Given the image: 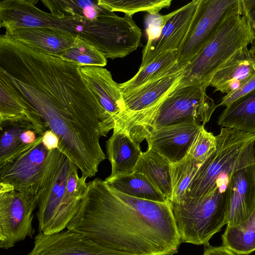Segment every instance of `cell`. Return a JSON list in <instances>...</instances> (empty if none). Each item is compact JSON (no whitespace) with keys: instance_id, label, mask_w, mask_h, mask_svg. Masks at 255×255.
Returning a JSON list of instances; mask_svg holds the SVG:
<instances>
[{"instance_id":"18","label":"cell","mask_w":255,"mask_h":255,"mask_svg":"<svg viewBox=\"0 0 255 255\" xmlns=\"http://www.w3.org/2000/svg\"><path fill=\"white\" fill-rule=\"evenodd\" d=\"M4 34L42 52L57 57L70 48L77 37L70 33L47 27L18 28L5 31Z\"/></svg>"},{"instance_id":"26","label":"cell","mask_w":255,"mask_h":255,"mask_svg":"<svg viewBox=\"0 0 255 255\" xmlns=\"http://www.w3.org/2000/svg\"><path fill=\"white\" fill-rule=\"evenodd\" d=\"M27 128H33L37 131L34 126L28 122L0 124V167L28 146L24 144L21 138L22 132Z\"/></svg>"},{"instance_id":"20","label":"cell","mask_w":255,"mask_h":255,"mask_svg":"<svg viewBox=\"0 0 255 255\" xmlns=\"http://www.w3.org/2000/svg\"><path fill=\"white\" fill-rule=\"evenodd\" d=\"M106 152L112 166V172L107 179L133 173L142 152L125 131L113 128L111 136L106 141Z\"/></svg>"},{"instance_id":"19","label":"cell","mask_w":255,"mask_h":255,"mask_svg":"<svg viewBox=\"0 0 255 255\" xmlns=\"http://www.w3.org/2000/svg\"><path fill=\"white\" fill-rule=\"evenodd\" d=\"M255 74V56L248 47L238 50L216 73L210 86L215 91L229 94Z\"/></svg>"},{"instance_id":"30","label":"cell","mask_w":255,"mask_h":255,"mask_svg":"<svg viewBox=\"0 0 255 255\" xmlns=\"http://www.w3.org/2000/svg\"><path fill=\"white\" fill-rule=\"evenodd\" d=\"M216 138L203 127L196 136L188 153L202 164L215 150Z\"/></svg>"},{"instance_id":"17","label":"cell","mask_w":255,"mask_h":255,"mask_svg":"<svg viewBox=\"0 0 255 255\" xmlns=\"http://www.w3.org/2000/svg\"><path fill=\"white\" fill-rule=\"evenodd\" d=\"M185 67L123 93L124 111L138 112L155 105L179 85Z\"/></svg>"},{"instance_id":"27","label":"cell","mask_w":255,"mask_h":255,"mask_svg":"<svg viewBox=\"0 0 255 255\" xmlns=\"http://www.w3.org/2000/svg\"><path fill=\"white\" fill-rule=\"evenodd\" d=\"M201 164L188 153L181 160L171 164L172 196L169 200L179 203L185 197L189 186Z\"/></svg>"},{"instance_id":"24","label":"cell","mask_w":255,"mask_h":255,"mask_svg":"<svg viewBox=\"0 0 255 255\" xmlns=\"http://www.w3.org/2000/svg\"><path fill=\"white\" fill-rule=\"evenodd\" d=\"M104 181L116 190L132 197L158 202L168 200L142 174L133 172Z\"/></svg>"},{"instance_id":"11","label":"cell","mask_w":255,"mask_h":255,"mask_svg":"<svg viewBox=\"0 0 255 255\" xmlns=\"http://www.w3.org/2000/svg\"><path fill=\"white\" fill-rule=\"evenodd\" d=\"M237 0H198L194 18L178 51L179 67L187 66L200 52Z\"/></svg>"},{"instance_id":"34","label":"cell","mask_w":255,"mask_h":255,"mask_svg":"<svg viewBox=\"0 0 255 255\" xmlns=\"http://www.w3.org/2000/svg\"><path fill=\"white\" fill-rule=\"evenodd\" d=\"M203 255H238L224 247L207 246Z\"/></svg>"},{"instance_id":"15","label":"cell","mask_w":255,"mask_h":255,"mask_svg":"<svg viewBox=\"0 0 255 255\" xmlns=\"http://www.w3.org/2000/svg\"><path fill=\"white\" fill-rule=\"evenodd\" d=\"M198 0H194L180 8L162 29L157 38L147 42L142 52L143 67L163 52L181 48L194 18Z\"/></svg>"},{"instance_id":"3","label":"cell","mask_w":255,"mask_h":255,"mask_svg":"<svg viewBox=\"0 0 255 255\" xmlns=\"http://www.w3.org/2000/svg\"><path fill=\"white\" fill-rule=\"evenodd\" d=\"M78 167L58 149L49 151L38 194V230L44 235L64 230L78 212L87 187Z\"/></svg>"},{"instance_id":"16","label":"cell","mask_w":255,"mask_h":255,"mask_svg":"<svg viewBox=\"0 0 255 255\" xmlns=\"http://www.w3.org/2000/svg\"><path fill=\"white\" fill-rule=\"evenodd\" d=\"M18 121L31 123L42 136L48 129L40 115L0 71V124Z\"/></svg>"},{"instance_id":"28","label":"cell","mask_w":255,"mask_h":255,"mask_svg":"<svg viewBox=\"0 0 255 255\" xmlns=\"http://www.w3.org/2000/svg\"><path fill=\"white\" fill-rule=\"evenodd\" d=\"M99 4L112 12L119 11L126 15H132L138 12H147L152 15L158 14L160 10L169 7L172 0H98Z\"/></svg>"},{"instance_id":"21","label":"cell","mask_w":255,"mask_h":255,"mask_svg":"<svg viewBox=\"0 0 255 255\" xmlns=\"http://www.w3.org/2000/svg\"><path fill=\"white\" fill-rule=\"evenodd\" d=\"M171 163L151 148L142 152L133 172L144 175L167 199L172 196Z\"/></svg>"},{"instance_id":"14","label":"cell","mask_w":255,"mask_h":255,"mask_svg":"<svg viewBox=\"0 0 255 255\" xmlns=\"http://www.w3.org/2000/svg\"><path fill=\"white\" fill-rule=\"evenodd\" d=\"M204 127L189 121L152 129L145 135L148 148H151L171 164L183 158L188 153L196 136Z\"/></svg>"},{"instance_id":"13","label":"cell","mask_w":255,"mask_h":255,"mask_svg":"<svg viewBox=\"0 0 255 255\" xmlns=\"http://www.w3.org/2000/svg\"><path fill=\"white\" fill-rule=\"evenodd\" d=\"M26 255H132L115 251L85 235L67 229L60 232L35 237L34 246Z\"/></svg>"},{"instance_id":"6","label":"cell","mask_w":255,"mask_h":255,"mask_svg":"<svg viewBox=\"0 0 255 255\" xmlns=\"http://www.w3.org/2000/svg\"><path fill=\"white\" fill-rule=\"evenodd\" d=\"M221 188L206 196L185 197L179 203L168 200L181 243L208 246L227 224L226 193Z\"/></svg>"},{"instance_id":"2","label":"cell","mask_w":255,"mask_h":255,"mask_svg":"<svg viewBox=\"0 0 255 255\" xmlns=\"http://www.w3.org/2000/svg\"><path fill=\"white\" fill-rule=\"evenodd\" d=\"M67 229L132 255H174L181 243L168 200L132 197L98 178L87 183L80 209Z\"/></svg>"},{"instance_id":"32","label":"cell","mask_w":255,"mask_h":255,"mask_svg":"<svg viewBox=\"0 0 255 255\" xmlns=\"http://www.w3.org/2000/svg\"><path fill=\"white\" fill-rule=\"evenodd\" d=\"M242 14L249 20L255 32V0H241Z\"/></svg>"},{"instance_id":"25","label":"cell","mask_w":255,"mask_h":255,"mask_svg":"<svg viewBox=\"0 0 255 255\" xmlns=\"http://www.w3.org/2000/svg\"><path fill=\"white\" fill-rule=\"evenodd\" d=\"M222 246L238 255H249L255 251V208L245 221L227 226L222 235Z\"/></svg>"},{"instance_id":"31","label":"cell","mask_w":255,"mask_h":255,"mask_svg":"<svg viewBox=\"0 0 255 255\" xmlns=\"http://www.w3.org/2000/svg\"><path fill=\"white\" fill-rule=\"evenodd\" d=\"M255 90V74L236 90L226 94L218 106L227 107L234 102Z\"/></svg>"},{"instance_id":"8","label":"cell","mask_w":255,"mask_h":255,"mask_svg":"<svg viewBox=\"0 0 255 255\" xmlns=\"http://www.w3.org/2000/svg\"><path fill=\"white\" fill-rule=\"evenodd\" d=\"M38 196L25 194L0 183V248L7 250L32 237L33 212Z\"/></svg>"},{"instance_id":"1","label":"cell","mask_w":255,"mask_h":255,"mask_svg":"<svg viewBox=\"0 0 255 255\" xmlns=\"http://www.w3.org/2000/svg\"><path fill=\"white\" fill-rule=\"evenodd\" d=\"M80 66L0 36V71L59 137L77 134L104 116Z\"/></svg>"},{"instance_id":"22","label":"cell","mask_w":255,"mask_h":255,"mask_svg":"<svg viewBox=\"0 0 255 255\" xmlns=\"http://www.w3.org/2000/svg\"><path fill=\"white\" fill-rule=\"evenodd\" d=\"M217 123L221 127L255 134V90L226 107Z\"/></svg>"},{"instance_id":"29","label":"cell","mask_w":255,"mask_h":255,"mask_svg":"<svg viewBox=\"0 0 255 255\" xmlns=\"http://www.w3.org/2000/svg\"><path fill=\"white\" fill-rule=\"evenodd\" d=\"M61 59L80 66L104 67L107 58L94 46L77 36L74 44L58 57Z\"/></svg>"},{"instance_id":"7","label":"cell","mask_w":255,"mask_h":255,"mask_svg":"<svg viewBox=\"0 0 255 255\" xmlns=\"http://www.w3.org/2000/svg\"><path fill=\"white\" fill-rule=\"evenodd\" d=\"M216 138L215 150L200 165L185 197L206 196L221 187V177L228 178L230 173L255 141V134L224 127H221Z\"/></svg>"},{"instance_id":"35","label":"cell","mask_w":255,"mask_h":255,"mask_svg":"<svg viewBox=\"0 0 255 255\" xmlns=\"http://www.w3.org/2000/svg\"><path fill=\"white\" fill-rule=\"evenodd\" d=\"M250 50L253 52V53L255 56V38L253 41V42L252 44L251 48H250Z\"/></svg>"},{"instance_id":"33","label":"cell","mask_w":255,"mask_h":255,"mask_svg":"<svg viewBox=\"0 0 255 255\" xmlns=\"http://www.w3.org/2000/svg\"><path fill=\"white\" fill-rule=\"evenodd\" d=\"M42 141L49 150L58 149L59 144L58 136L51 130L47 129L42 136Z\"/></svg>"},{"instance_id":"5","label":"cell","mask_w":255,"mask_h":255,"mask_svg":"<svg viewBox=\"0 0 255 255\" xmlns=\"http://www.w3.org/2000/svg\"><path fill=\"white\" fill-rule=\"evenodd\" d=\"M255 38V31L243 15L241 0H238L211 39L185 67L179 86L198 84L206 89L223 65L238 50L252 44Z\"/></svg>"},{"instance_id":"4","label":"cell","mask_w":255,"mask_h":255,"mask_svg":"<svg viewBox=\"0 0 255 255\" xmlns=\"http://www.w3.org/2000/svg\"><path fill=\"white\" fill-rule=\"evenodd\" d=\"M198 84L178 86L151 107L138 112H123L114 128L126 131L139 144L152 129L189 121L207 123L217 107L214 101Z\"/></svg>"},{"instance_id":"10","label":"cell","mask_w":255,"mask_h":255,"mask_svg":"<svg viewBox=\"0 0 255 255\" xmlns=\"http://www.w3.org/2000/svg\"><path fill=\"white\" fill-rule=\"evenodd\" d=\"M42 136L0 167V183L14 190L38 196L49 150Z\"/></svg>"},{"instance_id":"23","label":"cell","mask_w":255,"mask_h":255,"mask_svg":"<svg viewBox=\"0 0 255 255\" xmlns=\"http://www.w3.org/2000/svg\"><path fill=\"white\" fill-rule=\"evenodd\" d=\"M178 59V50H171L162 53L148 64L140 67L138 72L131 79L120 84L123 93L148 81L184 68L185 67H179L177 65Z\"/></svg>"},{"instance_id":"9","label":"cell","mask_w":255,"mask_h":255,"mask_svg":"<svg viewBox=\"0 0 255 255\" xmlns=\"http://www.w3.org/2000/svg\"><path fill=\"white\" fill-rule=\"evenodd\" d=\"M225 191L227 226L246 220L255 208V141L229 174Z\"/></svg>"},{"instance_id":"12","label":"cell","mask_w":255,"mask_h":255,"mask_svg":"<svg viewBox=\"0 0 255 255\" xmlns=\"http://www.w3.org/2000/svg\"><path fill=\"white\" fill-rule=\"evenodd\" d=\"M82 77L102 108L104 118L99 128L101 136H106L114 128V118L125 111L120 84L111 72L103 67L84 65L80 67Z\"/></svg>"}]
</instances>
